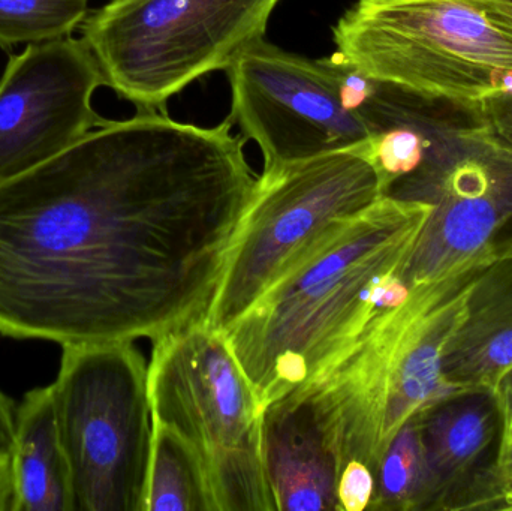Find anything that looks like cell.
Listing matches in <instances>:
<instances>
[{"label":"cell","mask_w":512,"mask_h":511,"mask_svg":"<svg viewBox=\"0 0 512 511\" xmlns=\"http://www.w3.org/2000/svg\"><path fill=\"white\" fill-rule=\"evenodd\" d=\"M333 41L355 71L475 113L512 69V32L481 0H357Z\"/></svg>","instance_id":"5"},{"label":"cell","mask_w":512,"mask_h":511,"mask_svg":"<svg viewBox=\"0 0 512 511\" xmlns=\"http://www.w3.org/2000/svg\"><path fill=\"white\" fill-rule=\"evenodd\" d=\"M504 90V96H507V98L512 99V69L510 72H508L507 77H505Z\"/></svg>","instance_id":"25"},{"label":"cell","mask_w":512,"mask_h":511,"mask_svg":"<svg viewBox=\"0 0 512 511\" xmlns=\"http://www.w3.org/2000/svg\"><path fill=\"white\" fill-rule=\"evenodd\" d=\"M147 511H218L194 447L170 426L155 420Z\"/></svg>","instance_id":"16"},{"label":"cell","mask_w":512,"mask_h":511,"mask_svg":"<svg viewBox=\"0 0 512 511\" xmlns=\"http://www.w3.org/2000/svg\"><path fill=\"white\" fill-rule=\"evenodd\" d=\"M90 0H0V47L42 44L72 36Z\"/></svg>","instance_id":"18"},{"label":"cell","mask_w":512,"mask_h":511,"mask_svg":"<svg viewBox=\"0 0 512 511\" xmlns=\"http://www.w3.org/2000/svg\"><path fill=\"white\" fill-rule=\"evenodd\" d=\"M15 410L17 405L0 390V456L8 458L14 447Z\"/></svg>","instance_id":"22"},{"label":"cell","mask_w":512,"mask_h":511,"mask_svg":"<svg viewBox=\"0 0 512 511\" xmlns=\"http://www.w3.org/2000/svg\"><path fill=\"white\" fill-rule=\"evenodd\" d=\"M264 458L277 511H340L342 470L300 396L286 395L265 411Z\"/></svg>","instance_id":"12"},{"label":"cell","mask_w":512,"mask_h":511,"mask_svg":"<svg viewBox=\"0 0 512 511\" xmlns=\"http://www.w3.org/2000/svg\"><path fill=\"white\" fill-rule=\"evenodd\" d=\"M9 465L12 511H72L50 386L30 390L17 405Z\"/></svg>","instance_id":"15"},{"label":"cell","mask_w":512,"mask_h":511,"mask_svg":"<svg viewBox=\"0 0 512 511\" xmlns=\"http://www.w3.org/2000/svg\"><path fill=\"white\" fill-rule=\"evenodd\" d=\"M227 72L231 122L246 140L258 143L262 171L370 141L366 123L346 102L330 57L307 59L259 39Z\"/></svg>","instance_id":"10"},{"label":"cell","mask_w":512,"mask_h":511,"mask_svg":"<svg viewBox=\"0 0 512 511\" xmlns=\"http://www.w3.org/2000/svg\"><path fill=\"white\" fill-rule=\"evenodd\" d=\"M498 410V446L490 464L474 474L448 510H496L512 495V374L493 395Z\"/></svg>","instance_id":"19"},{"label":"cell","mask_w":512,"mask_h":511,"mask_svg":"<svg viewBox=\"0 0 512 511\" xmlns=\"http://www.w3.org/2000/svg\"><path fill=\"white\" fill-rule=\"evenodd\" d=\"M480 114L512 144V99L507 96L492 99L480 108Z\"/></svg>","instance_id":"21"},{"label":"cell","mask_w":512,"mask_h":511,"mask_svg":"<svg viewBox=\"0 0 512 511\" xmlns=\"http://www.w3.org/2000/svg\"><path fill=\"white\" fill-rule=\"evenodd\" d=\"M152 419L203 462L218 511H277L264 458V411L224 333L209 321L153 344Z\"/></svg>","instance_id":"7"},{"label":"cell","mask_w":512,"mask_h":511,"mask_svg":"<svg viewBox=\"0 0 512 511\" xmlns=\"http://www.w3.org/2000/svg\"><path fill=\"white\" fill-rule=\"evenodd\" d=\"M496 510H511L512 511V495L511 497L505 498V500L501 501V504H499L498 509Z\"/></svg>","instance_id":"26"},{"label":"cell","mask_w":512,"mask_h":511,"mask_svg":"<svg viewBox=\"0 0 512 511\" xmlns=\"http://www.w3.org/2000/svg\"><path fill=\"white\" fill-rule=\"evenodd\" d=\"M233 125L138 110L0 183V335L156 344L209 320L258 180Z\"/></svg>","instance_id":"1"},{"label":"cell","mask_w":512,"mask_h":511,"mask_svg":"<svg viewBox=\"0 0 512 511\" xmlns=\"http://www.w3.org/2000/svg\"><path fill=\"white\" fill-rule=\"evenodd\" d=\"M51 384L72 511H147L149 366L134 342L62 347Z\"/></svg>","instance_id":"6"},{"label":"cell","mask_w":512,"mask_h":511,"mask_svg":"<svg viewBox=\"0 0 512 511\" xmlns=\"http://www.w3.org/2000/svg\"><path fill=\"white\" fill-rule=\"evenodd\" d=\"M375 474L367 465L351 461L343 467L337 485L340 511H364L369 509L375 494Z\"/></svg>","instance_id":"20"},{"label":"cell","mask_w":512,"mask_h":511,"mask_svg":"<svg viewBox=\"0 0 512 511\" xmlns=\"http://www.w3.org/2000/svg\"><path fill=\"white\" fill-rule=\"evenodd\" d=\"M400 92L426 135V152L387 195L432 207L400 270L411 288L490 263L511 248L512 144L475 111Z\"/></svg>","instance_id":"4"},{"label":"cell","mask_w":512,"mask_h":511,"mask_svg":"<svg viewBox=\"0 0 512 511\" xmlns=\"http://www.w3.org/2000/svg\"><path fill=\"white\" fill-rule=\"evenodd\" d=\"M105 86L83 38L27 45L0 78V183L74 146L102 119L93 96Z\"/></svg>","instance_id":"11"},{"label":"cell","mask_w":512,"mask_h":511,"mask_svg":"<svg viewBox=\"0 0 512 511\" xmlns=\"http://www.w3.org/2000/svg\"><path fill=\"white\" fill-rule=\"evenodd\" d=\"M12 477L8 456H0V511H12Z\"/></svg>","instance_id":"24"},{"label":"cell","mask_w":512,"mask_h":511,"mask_svg":"<svg viewBox=\"0 0 512 511\" xmlns=\"http://www.w3.org/2000/svg\"><path fill=\"white\" fill-rule=\"evenodd\" d=\"M444 372L463 393L492 396L512 374V246L478 275Z\"/></svg>","instance_id":"13"},{"label":"cell","mask_w":512,"mask_h":511,"mask_svg":"<svg viewBox=\"0 0 512 511\" xmlns=\"http://www.w3.org/2000/svg\"><path fill=\"white\" fill-rule=\"evenodd\" d=\"M384 197L369 143L262 171L209 315L224 332L313 246Z\"/></svg>","instance_id":"9"},{"label":"cell","mask_w":512,"mask_h":511,"mask_svg":"<svg viewBox=\"0 0 512 511\" xmlns=\"http://www.w3.org/2000/svg\"><path fill=\"white\" fill-rule=\"evenodd\" d=\"M418 417L430 479L426 510H448L498 435L495 399L490 393H463Z\"/></svg>","instance_id":"14"},{"label":"cell","mask_w":512,"mask_h":511,"mask_svg":"<svg viewBox=\"0 0 512 511\" xmlns=\"http://www.w3.org/2000/svg\"><path fill=\"white\" fill-rule=\"evenodd\" d=\"M280 0H110L81 24L105 86L138 110L215 71L264 39Z\"/></svg>","instance_id":"8"},{"label":"cell","mask_w":512,"mask_h":511,"mask_svg":"<svg viewBox=\"0 0 512 511\" xmlns=\"http://www.w3.org/2000/svg\"><path fill=\"white\" fill-rule=\"evenodd\" d=\"M489 17L512 32V0H481Z\"/></svg>","instance_id":"23"},{"label":"cell","mask_w":512,"mask_h":511,"mask_svg":"<svg viewBox=\"0 0 512 511\" xmlns=\"http://www.w3.org/2000/svg\"><path fill=\"white\" fill-rule=\"evenodd\" d=\"M487 264L409 288L405 302L376 315L322 377L289 393L312 408L340 470L358 461L376 479L388 447L412 417L463 395L445 377L444 360Z\"/></svg>","instance_id":"3"},{"label":"cell","mask_w":512,"mask_h":511,"mask_svg":"<svg viewBox=\"0 0 512 511\" xmlns=\"http://www.w3.org/2000/svg\"><path fill=\"white\" fill-rule=\"evenodd\" d=\"M429 483L420 417L415 416L400 429L388 447L367 510H426Z\"/></svg>","instance_id":"17"},{"label":"cell","mask_w":512,"mask_h":511,"mask_svg":"<svg viewBox=\"0 0 512 511\" xmlns=\"http://www.w3.org/2000/svg\"><path fill=\"white\" fill-rule=\"evenodd\" d=\"M430 209L384 195L313 246L222 332L264 413L322 377L376 315L405 302L400 270Z\"/></svg>","instance_id":"2"}]
</instances>
